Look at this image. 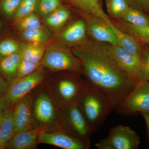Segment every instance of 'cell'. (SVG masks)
Instances as JSON below:
<instances>
[{"label": "cell", "mask_w": 149, "mask_h": 149, "mask_svg": "<svg viewBox=\"0 0 149 149\" xmlns=\"http://www.w3.org/2000/svg\"><path fill=\"white\" fill-rule=\"evenodd\" d=\"M108 44L95 40L85 42L72 52L80 62L86 80L107 93L117 106L137 83L110 56Z\"/></svg>", "instance_id": "6da1fadb"}, {"label": "cell", "mask_w": 149, "mask_h": 149, "mask_svg": "<svg viewBox=\"0 0 149 149\" xmlns=\"http://www.w3.org/2000/svg\"><path fill=\"white\" fill-rule=\"evenodd\" d=\"M93 133L103 124L116 104L107 93L85 80V84L75 102Z\"/></svg>", "instance_id": "7a4b0ae2"}, {"label": "cell", "mask_w": 149, "mask_h": 149, "mask_svg": "<svg viewBox=\"0 0 149 149\" xmlns=\"http://www.w3.org/2000/svg\"><path fill=\"white\" fill-rule=\"evenodd\" d=\"M42 65L52 71L83 72L79 60L72 52L58 45H52L46 49Z\"/></svg>", "instance_id": "3957f363"}, {"label": "cell", "mask_w": 149, "mask_h": 149, "mask_svg": "<svg viewBox=\"0 0 149 149\" xmlns=\"http://www.w3.org/2000/svg\"><path fill=\"white\" fill-rule=\"evenodd\" d=\"M61 107L62 130L91 145L93 132L76 104H69Z\"/></svg>", "instance_id": "277c9868"}, {"label": "cell", "mask_w": 149, "mask_h": 149, "mask_svg": "<svg viewBox=\"0 0 149 149\" xmlns=\"http://www.w3.org/2000/svg\"><path fill=\"white\" fill-rule=\"evenodd\" d=\"M115 109L118 113L125 116L136 113H149V82L141 81L137 83Z\"/></svg>", "instance_id": "5b68a950"}, {"label": "cell", "mask_w": 149, "mask_h": 149, "mask_svg": "<svg viewBox=\"0 0 149 149\" xmlns=\"http://www.w3.org/2000/svg\"><path fill=\"white\" fill-rule=\"evenodd\" d=\"M140 137L130 127L118 125L110 129L109 136L95 144L98 149H137Z\"/></svg>", "instance_id": "8992f818"}, {"label": "cell", "mask_w": 149, "mask_h": 149, "mask_svg": "<svg viewBox=\"0 0 149 149\" xmlns=\"http://www.w3.org/2000/svg\"><path fill=\"white\" fill-rule=\"evenodd\" d=\"M45 73L42 67L31 74L17 78L9 85L8 89L3 96L7 106H12L37 87L44 80Z\"/></svg>", "instance_id": "52a82bcc"}, {"label": "cell", "mask_w": 149, "mask_h": 149, "mask_svg": "<svg viewBox=\"0 0 149 149\" xmlns=\"http://www.w3.org/2000/svg\"><path fill=\"white\" fill-rule=\"evenodd\" d=\"M108 51L118 66L136 83L140 81L141 57L127 52L117 45L108 44Z\"/></svg>", "instance_id": "ba28073f"}, {"label": "cell", "mask_w": 149, "mask_h": 149, "mask_svg": "<svg viewBox=\"0 0 149 149\" xmlns=\"http://www.w3.org/2000/svg\"><path fill=\"white\" fill-rule=\"evenodd\" d=\"M38 143L55 146L64 149H88L91 145L63 130L54 132L43 130L40 133Z\"/></svg>", "instance_id": "9c48e42d"}, {"label": "cell", "mask_w": 149, "mask_h": 149, "mask_svg": "<svg viewBox=\"0 0 149 149\" xmlns=\"http://www.w3.org/2000/svg\"><path fill=\"white\" fill-rule=\"evenodd\" d=\"M87 14L88 17L85 22L87 34L95 41L118 45V40L112 27L113 23L110 24L98 17Z\"/></svg>", "instance_id": "30bf717a"}, {"label": "cell", "mask_w": 149, "mask_h": 149, "mask_svg": "<svg viewBox=\"0 0 149 149\" xmlns=\"http://www.w3.org/2000/svg\"><path fill=\"white\" fill-rule=\"evenodd\" d=\"M85 81L75 76L65 77L56 84V91L61 107L75 103Z\"/></svg>", "instance_id": "8fae6325"}, {"label": "cell", "mask_w": 149, "mask_h": 149, "mask_svg": "<svg viewBox=\"0 0 149 149\" xmlns=\"http://www.w3.org/2000/svg\"><path fill=\"white\" fill-rule=\"evenodd\" d=\"M15 104L13 113L15 133L33 128L32 100L30 96L27 95Z\"/></svg>", "instance_id": "7c38bea8"}, {"label": "cell", "mask_w": 149, "mask_h": 149, "mask_svg": "<svg viewBox=\"0 0 149 149\" xmlns=\"http://www.w3.org/2000/svg\"><path fill=\"white\" fill-rule=\"evenodd\" d=\"M43 128H32L15 133L9 141L6 148L9 149H32L38 145L40 133Z\"/></svg>", "instance_id": "4fadbf2b"}, {"label": "cell", "mask_w": 149, "mask_h": 149, "mask_svg": "<svg viewBox=\"0 0 149 149\" xmlns=\"http://www.w3.org/2000/svg\"><path fill=\"white\" fill-rule=\"evenodd\" d=\"M87 34L86 22L80 19L73 22L65 29L59 39L62 43L66 45H77L85 42Z\"/></svg>", "instance_id": "5bb4252c"}, {"label": "cell", "mask_w": 149, "mask_h": 149, "mask_svg": "<svg viewBox=\"0 0 149 149\" xmlns=\"http://www.w3.org/2000/svg\"><path fill=\"white\" fill-rule=\"evenodd\" d=\"M34 113L37 120L44 124H49L55 120L54 106L47 94L42 93L37 97L34 105Z\"/></svg>", "instance_id": "9a60e30c"}, {"label": "cell", "mask_w": 149, "mask_h": 149, "mask_svg": "<svg viewBox=\"0 0 149 149\" xmlns=\"http://www.w3.org/2000/svg\"><path fill=\"white\" fill-rule=\"evenodd\" d=\"M21 50L0 57V72L9 84L17 78V69L22 59Z\"/></svg>", "instance_id": "2e32d148"}, {"label": "cell", "mask_w": 149, "mask_h": 149, "mask_svg": "<svg viewBox=\"0 0 149 149\" xmlns=\"http://www.w3.org/2000/svg\"><path fill=\"white\" fill-rule=\"evenodd\" d=\"M112 27L117 37L118 45L131 54L141 57L143 48L142 43L132 35L122 32L113 24Z\"/></svg>", "instance_id": "e0dca14e"}, {"label": "cell", "mask_w": 149, "mask_h": 149, "mask_svg": "<svg viewBox=\"0 0 149 149\" xmlns=\"http://www.w3.org/2000/svg\"><path fill=\"white\" fill-rule=\"evenodd\" d=\"M13 109L7 106L0 125V149H5L9 141L15 133L13 118Z\"/></svg>", "instance_id": "ac0fdd59"}, {"label": "cell", "mask_w": 149, "mask_h": 149, "mask_svg": "<svg viewBox=\"0 0 149 149\" xmlns=\"http://www.w3.org/2000/svg\"><path fill=\"white\" fill-rule=\"evenodd\" d=\"M72 5L86 13L98 17L110 24H112L108 16L104 12L99 0H70Z\"/></svg>", "instance_id": "d6986e66"}, {"label": "cell", "mask_w": 149, "mask_h": 149, "mask_svg": "<svg viewBox=\"0 0 149 149\" xmlns=\"http://www.w3.org/2000/svg\"><path fill=\"white\" fill-rule=\"evenodd\" d=\"M70 15L69 10L61 6L50 14L43 17L44 22L51 29L57 30L64 26Z\"/></svg>", "instance_id": "ffe728a7"}, {"label": "cell", "mask_w": 149, "mask_h": 149, "mask_svg": "<svg viewBox=\"0 0 149 149\" xmlns=\"http://www.w3.org/2000/svg\"><path fill=\"white\" fill-rule=\"evenodd\" d=\"M46 48L45 45L36 43L23 44L22 49V58L33 63L41 62Z\"/></svg>", "instance_id": "44dd1931"}, {"label": "cell", "mask_w": 149, "mask_h": 149, "mask_svg": "<svg viewBox=\"0 0 149 149\" xmlns=\"http://www.w3.org/2000/svg\"><path fill=\"white\" fill-rule=\"evenodd\" d=\"M122 21L134 26H149V16L145 13L131 7L120 17Z\"/></svg>", "instance_id": "7402d4cb"}, {"label": "cell", "mask_w": 149, "mask_h": 149, "mask_svg": "<svg viewBox=\"0 0 149 149\" xmlns=\"http://www.w3.org/2000/svg\"><path fill=\"white\" fill-rule=\"evenodd\" d=\"M22 37L29 43L45 45L51 40L49 32L42 27L25 29L21 31Z\"/></svg>", "instance_id": "603a6c76"}, {"label": "cell", "mask_w": 149, "mask_h": 149, "mask_svg": "<svg viewBox=\"0 0 149 149\" xmlns=\"http://www.w3.org/2000/svg\"><path fill=\"white\" fill-rule=\"evenodd\" d=\"M120 29L135 37L142 44H149V26L139 27L123 21L118 24Z\"/></svg>", "instance_id": "cb8c5ba5"}, {"label": "cell", "mask_w": 149, "mask_h": 149, "mask_svg": "<svg viewBox=\"0 0 149 149\" xmlns=\"http://www.w3.org/2000/svg\"><path fill=\"white\" fill-rule=\"evenodd\" d=\"M106 2L108 13L116 18H120L130 7L126 0H106Z\"/></svg>", "instance_id": "d4e9b609"}, {"label": "cell", "mask_w": 149, "mask_h": 149, "mask_svg": "<svg viewBox=\"0 0 149 149\" xmlns=\"http://www.w3.org/2000/svg\"><path fill=\"white\" fill-rule=\"evenodd\" d=\"M40 0H22L13 18L16 21L37 11Z\"/></svg>", "instance_id": "484cf974"}, {"label": "cell", "mask_w": 149, "mask_h": 149, "mask_svg": "<svg viewBox=\"0 0 149 149\" xmlns=\"http://www.w3.org/2000/svg\"><path fill=\"white\" fill-rule=\"evenodd\" d=\"M16 22L17 27L21 31L42 27L39 16L35 13L26 15L17 20Z\"/></svg>", "instance_id": "4316f807"}, {"label": "cell", "mask_w": 149, "mask_h": 149, "mask_svg": "<svg viewBox=\"0 0 149 149\" xmlns=\"http://www.w3.org/2000/svg\"><path fill=\"white\" fill-rule=\"evenodd\" d=\"M61 6L60 0H40L36 12L40 16L44 17Z\"/></svg>", "instance_id": "83f0119b"}, {"label": "cell", "mask_w": 149, "mask_h": 149, "mask_svg": "<svg viewBox=\"0 0 149 149\" xmlns=\"http://www.w3.org/2000/svg\"><path fill=\"white\" fill-rule=\"evenodd\" d=\"M23 45L11 39L2 40L0 42V57L10 55L21 50Z\"/></svg>", "instance_id": "f1b7e54d"}, {"label": "cell", "mask_w": 149, "mask_h": 149, "mask_svg": "<svg viewBox=\"0 0 149 149\" xmlns=\"http://www.w3.org/2000/svg\"><path fill=\"white\" fill-rule=\"evenodd\" d=\"M141 57L140 80L149 82V45L144 44Z\"/></svg>", "instance_id": "f546056e"}, {"label": "cell", "mask_w": 149, "mask_h": 149, "mask_svg": "<svg viewBox=\"0 0 149 149\" xmlns=\"http://www.w3.org/2000/svg\"><path fill=\"white\" fill-rule=\"evenodd\" d=\"M22 0H1L0 11L8 18L13 17Z\"/></svg>", "instance_id": "4dcf8cb0"}, {"label": "cell", "mask_w": 149, "mask_h": 149, "mask_svg": "<svg viewBox=\"0 0 149 149\" xmlns=\"http://www.w3.org/2000/svg\"><path fill=\"white\" fill-rule=\"evenodd\" d=\"M42 66V63H33L22 58L19 63L17 69V78L24 77L32 72Z\"/></svg>", "instance_id": "1f68e13d"}, {"label": "cell", "mask_w": 149, "mask_h": 149, "mask_svg": "<svg viewBox=\"0 0 149 149\" xmlns=\"http://www.w3.org/2000/svg\"><path fill=\"white\" fill-rule=\"evenodd\" d=\"M129 6L145 13L149 16V0H126Z\"/></svg>", "instance_id": "d6a6232c"}, {"label": "cell", "mask_w": 149, "mask_h": 149, "mask_svg": "<svg viewBox=\"0 0 149 149\" xmlns=\"http://www.w3.org/2000/svg\"><path fill=\"white\" fill-rule=\"evenodd\" d=\"M9 84L0 74V97H2L7 91Z\"/></svg>", "instance_id": "836d02e7"}, {"label": "cell", "mask_w": 149, "mask_h": 149, "mask_svg": "<svg viewBox=\"0 0 149 149\" xmlns=\"http://www.w3.org/2000/svg\"><path fill=\"white\" fill-rule=\"evenodd\" d=\"M7 107V105L5 101L3 96L0 97V125L2 122L5 110Z\"/></svg>", "instance_id": "e575fe53"}, {"label": "cell", "mask_w": 149, "mask_h": 149, "mask_svg": "<svg viewBox=\"0 0 149 149\" xmlns=\"http://www.w3.org/2000/svg\"><path fill=\"white\" fill-rule=\"evenodd\" d=\"M140 114L143 118L145 122H146L147 133H148V136L149 141V113H140Z\"/></svg>", "instance_id": "d590c367"}, {"label": "cell", "mask_w": 149, "mask_h": 149, "mask_svg": "<svg viewBox=\"0 0 149 149\" xmlns=\"http://www.w3.org/2000/svg\"><path fill=\"white\" fill-rule=\"evenodd\" d=\"M148 45H149V44H148Z\"/></svg>", "instance_id": "8d00e7d4"}]
</instances>
